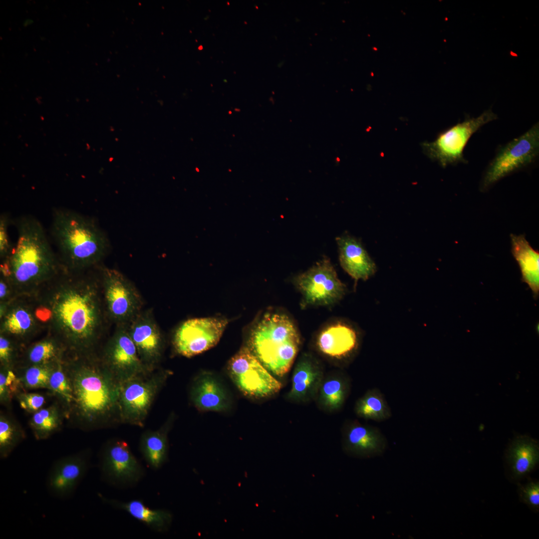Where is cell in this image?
Instances as JSON below:
<instances>
[{
	"label": "cell",
	"mask_w": 539,
	"mask_h": 539,
	"mask_svg": "<svg viewBox=\"0 0 539 539\" xmlns=\"http://www.w3.org/2000/svg\"><path fill=\"white\" fill-rule=\"evenodd\" d=\"M8 218L5 215L0 218V258L1 261L7 258L11 253L13 247L8 234Z\"/></svg>",
	"instance_id": "38"
},
{
	"label": "cell",
	"mask_w": 539,
	"mask_h": 539,
	"mask_svg": "<svg viewBox=\"0 0 539 539\" xmlns=\"http://www.w3.org/2000/svg\"><path fill=\"white\" fill-rule=\"evenodd\" d=\"M195 406L205 411H223L230 405L229 396L223 385L213 375H200L195 381L191 392Z\"/></svg>",
	"instance_id": "20"
},
{
	"label": "cell",
	"mask_w": 539,
	"mask_h": 539,
	"mask_svg": "<svg viewBox=\"0 0 539 539\" xmlns=\"http://www.w3.org/2000/svg\"><path fill=\"white\" fill-rule=\"evenodd\" d=\"M321 371L315 361L308 355H303L294 368L287 398L303 401L310 398L321 385Z\"/></svg>",
	"instance_id": "21"
},
{
	"label": "cell",
	"mask_w": 539,
	"mask_h": 539,
	"mask_svg": "<svg viewBox=\"0 0 539 539\" xmlns=\"http://www.w3.org/2000/svg\"><path fill=\"white\" fill-rule=\"evenodd\" d=\"M100 283L106 317L117 325L128 324L142 311L140 295L119 271L103 268Z\"/></svg>",
	"instance_id": "8"
},
{
	"label": "cell",
	"mask_w": 539,
	"mask_h": 539,
	"mask_svg": "<svg viewBox=\"0 0 539 539\" xmlns=\"http://www.w3.org/2000/svg\"><path fill=\"white\" fill-rule=\"evenodd\" d=\"M52 227L64 270L82 272L106 255L108 239L91 219L74 211L59 209L54 212Z\"/></svg>",
	"instance_id": "4"
},
{
	"label": "cell",
	"mask_w": 539,
	"mask_h": 539,
	"mask_svg": "<svg viewBox=\"0 0 539 539\" xmlns=\"http://www.w3.org/2000/svg\"><path fill=\"white\" fill-rule=\"evenodd\" d=\"M539 154V123L502 146L487 166L480 189L486 191L501 179L534 163Z\"/></svg>",
	"instance_id": "6"
},
{
	"label": "cell",
	"mask_w": 539,
	"mask_h": 539,
	"mask_svg": "<svg viewBox=\"0 0 539 539\" xmlns=\"http://www.w3.org/2000/svg\"><path fill=\"white\" fill-rule=\"evenodd\" d=\"M140 375L119 382L118 407L124 420L142 426L163 376L144 379Z\"/></svg>",
	"instance_id": "13"
},
{
	"label": "cell",
	"mask_w": 539,
	"mask_h": 539,
	"mask_svg": "<svg viewBox=\"0 0 539 539\" xmlns=\"http://www.w3.org/2000/svg\"><path fill=\"white\" fill-rule=\"evenodd\" d=\"M507 458L514 475L521 478L530 473L538 463L539 448L537 441L527 436L514 440L507 453Z\"/></svg>",
	"instance_id": "25"
},
{
	"label": "cell",
	"mask_w": 539,
	"mask_h": 539,
	"mask_svg": "<svg viewBox=\"0 0 539 539\" xmlns=\"http://www.w3.org/2000/svg\"><path fill=\"white\" fill-rule=\"evenodd\" d=\"M230 377L244 394L256 398L278 392L281 383L275 379L248 347L241 348L228 364Z\"/></svg>",
	"instance_id": "9"
},
{
	"label": "cell",
	"mask_w": 539,
	"mask_h": 539,
	"mask_svg": "<svg viewBox=\"0 0 539 539\" xmlns=\"http://www.w3.org/2000/svg\"><path fill=\"white\" fill-rule=\"evenodd\" d=\"M63 357L56 362L51 372L48 389L57 397L67 414L73 401V395L71 384L63 365Z\"/></svg>",
	"instance_id": "32"
},
{
	"label": "cell",
	"mask_w": 539,
	"mask_h": 539,
	"mask_svg": "<svg viewBox=\"0 0 539 539\" xmlns=\"http://www.w3.org/2000/svg\"><path fill=\"white\" fill-rule=\"evenodd\" d=\"M66 352L65 346L59 339L48 333L46 336L25 347L16 365L53 363L62 359Z\"/></svg>",
	"instance_id": "26"
},
{
	"label": "cell",
	"mask_w": 539,
	"mask_h": 539,
	"mask_svg": "<svg viewBox=\"0 0 539 539\" xmlns=\"http://www.w3.org/2000/svg\"><path fill=\"white\" fill-rule=\"evenodd\" d=\"M102 361L120 382L142 374L146 366L141 360L127 325H118L105 344Z\"/></svg>",
	"instance_id": "14"
},
{
	"label": "cell",
	"mask_w": 539,
	"mask_h": 539,
	"mask_svg": "<svg viewBox=\"0 0 539 539\" xmlns=\"http://www.w3.org/2000/svg\"><path fill=\"white\" fill-rule=\"evenodd\" d=\"M294 280L306 305H331L340 300L345 291V285L326 258L298 275Z\"/></svg>",
	"instance_id": "10"
},
{
	"label": "cell",
	"mask_w": 539,
	"mask_h": 539,
	"mask_svg": "<svg viewBox=\"0 0 539 539\" xmlns=\"http://www.w3.org/2000/svg\"><path fill=\"white\" fill-rule=\"evenodd\" d=\"M45 328L38 317L34 295L18 296L7 304L0 305V334L22 348Z\"/></svg>",
	"instance_id": "11"
},
{
	"label": "cell",
	"mask_w": 539,
	"mask_h": 539,
	"mask_svg": "<svg viewBox=\"0 0 539 539\" xmlns=\"http://www.w3.org/2000/svg\"><path fill=\"white\" fill-rule=\"evenodd\" d=\"M387 441L377 427L354 421L346 425L343 431V447L349 455L369 458L383 454Z\"/></svg>",
	"instance_id": "18"
},
{
	"label": "cell",
	"mask_w": 539,
	"mask_h": 539,
	"mask_svg": "<svg viewBox=\"0 0 539 539\" xmlns=\"http://www.w3.org/2000/svg\"><path fill=\"white\" fill-rule=\"evenodd\" d=\"M519 495L521 501L533 509H539V483L530 481L525 485L520 486Z\"/></svg>",
	"instance_id": "37"
},
{
	"label": "cell",
	"mask_w": 539,
	"mask_h": 539,
	"mask_svg": "<svg viewBox=\"0 0 539 539\" xmlns=\"http://www.w3.org/2000/svg\"><path fill=\"white\" fill-rule=\"evenodd\" d=\"M58 361L44 364L16 365L14 369L24 388L48 389L50 376Z\"/></svg>",
	"instance_id": "31"
},
{
	"label": "cell",
	"mask_w": 539,
	"mask_h": 539,
	"mask_svg": "<svg viewBox=\"0 0 539 539\" xmlns=\"http://www.w3.org/2000/svg\"><path fill=\"white\" fill-rule=\"evenodd\" d=\"M336 241L340 264L356 282L367 280L375 273V264L359 241L349 235L337 237Z\"/></svg>",
	"instance_id": "19"
},
{
	"label": "cell",
	"mask_w": 539,
	"mask_h": 539,
	"mask_svg": "<svg viewBox=\"0 0 539 539\" xmlns=\"http://www.w3.org/2000/svg\"><path fill=\"white\" fill-rule=\"evenodd\" d=\"M166 427L148 431L142 436L140 450L146 462L154 469L160 468L166 461L168 444Z\"/></svg>",
	"instance_id": "28"
},
{
	"label": "cell",
	"mask_w": 539,
	"mask_h": 539,
	"mask_svg": "<svg viewBox=\"0 0 539 539\" xmlns=\"http://www.w3.org/2000/svg\"><path fill=\"white\" fill-rule=\"evenodd\" d=\"M64 270L34 297L48 315V333L73 355L93 353L106 316L100 283L81 274Z\"/></svg>",
	"instance_id": "1"
},
{
	"label": "cell",
	"mask_w": 539,
	"mask_h": 539,
	"mask_svg": "<svg viewBox=\"0 0 539 539\" xmlns=\"http://www.w3.org/2000/svg\"><path fill=\"white\" fill-rule=\"evenodd\" d=\"M346 394V384L340 379L327 380L320 385V400L324 406L331 409L340 408L345 400Z\"/></svg>",
	"instance_id": "33"
},
{
	"label": "cell",
	"mask_w": 539,
	"mask_h": 539,
	"mask_svg": "<svg viewBox=\"0 0 539 539\" xmlns=\"http://www.w3.org/2000/svg\"><path fill=\"white\" fill-rule=\"evenodd\" d=\"M63 361L73 395L68 416L82 429L106 422L118 407L119 381L93 353L66 352Z\"/></svg>",
	"instance_id": "2"
},
{
	"label": "cell",
	"mask_w": 539,
	"mask_h": 539,
	"mask_svg": "<svg viewBox=\"0 0 539 539\" xmlns=\"http://www.w3.org/2000/svg\"><path fill=\"white\" fill-rule=\"evenodd\" d=\"M20 407L29 413L33 414L43 407L46 402L44 395L37 393L23 391L15 397Z\"/></svg>",
	"instance_id": "36"
},
{
	"label": "cell",
	"mask_w": 539,
	"mask_h": 539,
	"mask_svg": "<svg viewBox=\"0 0 539 539\" xmlns=\"http://www.w3.org/2000/svg\"><path fill=\"white\" fill-rule=\"evenodd\" d=\"M511 55H512V56H518V55L516 53H514V52H513L512 54H511Z\"/></svg>",
	"instance_id": "40"
},
{
	"label": "cell",
	"mask_w": 539,
	"mask_h": 539,
	"mask_svg": "<svg viewBox=\"0 0 539 539\" xmlns=\"http://www.w3.org/2000/svg\"><path fill=\"white\" fill-rule=\"evenodd\" d=\"M21 425L12 417L0 413V458H7L16 447L25 438Z\"/></svg>",
	"instance_id": "30"
},
{
	"label": "cell",
	"mask_w": 539,
	"mask_h": 539,
	"mask_svg": "<svg viewBox=\"0 0 539 539\" xmlns=\"http://www.w3.org/2000/svg\"><path fill=\"white\" fill-rule=\"evenodd\" d=\"M24 387L14 368L0 367V402L8 405L13 397L24 391Z\"/></svg>",
	"instance_id": "34"
},
{
	"label": "cell",
	"mask_w": 539,
	"mask_h": 539,
	"mask_svg": "<svg viewBox=\"0 0 539 539\" xmlns=\"http://www.w3.org/2000/svg\"><path fill=\"white\" fill-rule=\"evenodd\" d=\"M22 348L10 338L0 334V366L14 368L19 360Z\"/></svg>",
	"instance_id": "35"
},
{
	"label": "cell",
	"mask_w": 539,
	"mask_h": 539,
	"mask_svg": "<svg viewBox=\"0 0 539 539\" xmlns=\"http://www.w3.org/2000/svg\"><path fill=\"white\" fill-rule=\"evenodd\" d=\"M300 344L298 332L288 316L268 313L253 328L249 348L268 371L282 377L292 365Z\"/></svg>",
	"instance_id": "5"
},
{
	"label": "cell",
	"mask_w": 539,
	"mask_h": 539,
	"mask_svg": "<svg viewBox=\"0 0 539 539\" xmlns=\"http://www.w3.org/2000/svg\"><path fill=\"white\" fill-rule=\"evenodd\" d=\"M498 119L490 108L477 117L468 116L462 122L450 127L431 142L423 143L425 154L441 166L467 163L463 151L471 136L487 123Z\"/></svg>",
	"instance_id": "7"
},
{
	"label": "cell",
	"mask_w": 539,
	"mask_h": 539,
	"mask_svg": "<svg viewBox=\"0 0 539 539\" xmlns=\"http://www.w3.org/2000/svg\"><path fill=\"white\" fill-rule=\"evenodd\" d=\"M17 228L16 244L1 261L0 275L10 282L16 297L32 296L57 276L63 268L37 220L22 218Z\"/></svg>",
	"instance_id": "3"
},
{
	"label": "cell",
	"mask_w": 539,
	"mask_h": 539,
	"mask_svg": "<svg viewBox=\"0 0 539 539\" xmlns=\"http://www.w3.org/2000/svg\"><path fill=\"white\" fill-rule=\"evenodd\" d=\"M319 350L332 357L344 356L355 347L357 335L353 328L342 323H333L324 328L316 341Z\"/></svg>",
	"instance_id": "22"
},
{
	"label": "cell",
	"mask_w": 539,
	"mask_h": 539,
	"mask_svg": "<svg viewBox=\"0 0 539 539\" xmlns=\"http://www.w3.org/2000/svg\"><path fill=\"white\" fill-rule=\"evenodd\" d=\"M355 412L360 418L376 422L385 421L392 416L390 408L385 397L376 388L368 390L357 400Z\"/></svg>",
	"instance_id": "29"
},
{
	"label": "cell",
	"mask_w": 539,
	"mask_h": 539,
	"mask_svg": "<svg viewBox=\"0 0 539 539\" xmlns=\"http://www.w3.org/2000/svg\"><path fill=\"white\" fill-rule=\"evenodd\" d=\"M65 412L57 404L43 407L32 414L29 425L37 440L49 438L62 427Z\"/></svg>",
	"instance_id": "27"
},
{
	"label": "cell",
	"mask_w": 539,
	"mask_h": 539,
	"mask_svg": "<svg viewBox=\"0 0 539 539\" xmlns=\"http://www.w3.org/2000/svg\"><path fill=\"white\" fill-rule=\"evenodd\" d=\"M228 324L226 319L195 318L184 321L176 331L174 345L178 353L191 357L215 346Z\"/></svg>",
	"instance_id": "12"
},
{
	"label": "cell",
	"mask_w": 539,
	"mask_h": 539,
	"mask_svg": "<svg viewBox=\"0 0 539 539\" xmlns=\"http://www.w3.org/2000/svg\"><path fill=\"white\" fill-rule=\"evenodd\" d=\"M100 468L103 479L114 485H132L140 480L144 470L127 443L109 442L101 453Z\"/></svg>",
	"instance_id": "15"
},
{
	"label": "cell",
	"mask_w": 539,
	"mask_h": 539,
	"mask_svg": "<svg viewBox=\"0 0 539 539\" xmlns=\"http://www.w3.org/2000/svg\"><path fill=\"white\" fill-rule=\"evenodd\" d=\"M13 289L8 280L0 276V305H6L15 297Z\"/></svg>",
	"instance_id": "39"
},
{
	"label": "cell",
	"mask_w": 539,
	"mask_h": 539,
	"mask_svg": "<svg viewBox=\"0 0 539 539\" xmlns=\"http://www.w3.org/2000/svg\"><path fill=\"white\" fill-rule=\"evenodd\" d=\"M512 253L518 262L522 280L532 289L535 299L539 295V253L535 250L523 235H510Z\"/></svg>",
	"instance_id": "23"
},
{
	"label": "cell",
	"mask_w": 539,
	"mask_h": 539,
	"mask_svg": "<svg viewBox=\"0 0 539 539\" xmlns=\"http://www.w3.org/2000/svg\"><path fill=\"white\" fill-rule=\"evenodd\" d=\"M102 501L116 508L126 511L131 517L143 523L150 529L159 532L167 531L172 522V514L167 510L153 509L139 500L123 502L107 499L102 496Z\"/></svg>",
	"instance_id": "24"
},
{
	"label": "cell",
	"mask_w": 539,
	"mask_h": 539,
	"mask_svg": "<svg viewBox=\"0 0 539 539\" xmlns=\"http://www.w3.org/2000/svg\"><path fill=\"white\" fill-rule=\"evenodd\" d=\"M90 458V452L84 450L56 461L47 476L49 493L59 499L73 496L89 469Z\"/></svg>",
	"instance_id": "16"
},
{
	"label": "cell",
	"mask_w": 539,
	"mask_h": 539,
	"mask_svg": "<svg viewBox=\"0 0 539 539\" xmlns=\"http://www.w3.org/2000/svg\"><path fill=\"white\" fill-rule=\"evenodd\" d=\"M127 328L143 363L147 366L158 361L162 353L163 337L152 311L142 310Z\"/></svg>",
	"instance_id": "17"
}]
</instances>
